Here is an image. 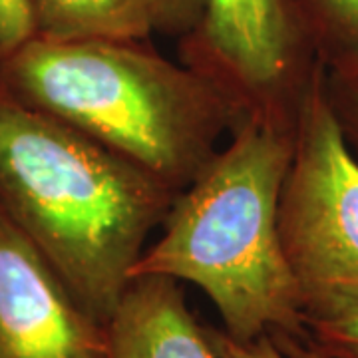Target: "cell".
Instances as JSON below:
<instances>
[{"instance_id":"cell-3","label":"cell","mask_w":358,"mask_h":358,"mask_svg":"<svg viewBox=\"0 0 358 358\" xmlns=\"http://www.w3.org/2000/svg\"><path fill=\"white\" fill-rule=\"evenodd\" d=\"M0 92L183 192L247 112L213 78L150 40L34 36L0 62Z\"/></svg>"},{"instance_id":"cell-13","label":"cell","mask_w":358,"mask_h":358,"mask_svg":"<svg viewBox=\"0 0 358 358\" xmlns=\"http://www.w3.org/2000/svg\"><path fill=\"white\" fill-rule=\"evenodd\" d=\"M34 36L32 0H0V62Z\"/></svg>"},{"instance_id":"cell-8","label":"cell","mask_w":358,"mask_h":358,"mask_svg":"<svg viewBox=\"0 0 358 358\" xmlns=\"http://www.w3.org/2000/svg\"><path fill=\"white\" fill-rule=\"evenodd\" d=\"M36 36L52 40L185 38L205 0H32Z\"/></svg>"},{"instance_id":"cell-5","label":"cell","mask_w":358,"mask_h":358,"mask_svg":"<svg viewBox=\"0 0 358 358\" xmlns=\"http://www.w3.org/2000/svg\"><path fill=\"white\" fill-rule=\"evenodd\" d=\"M179 60L213 78L247 114L294 122L319 62L285 0H205L201 22L178 40Z\"/></svg>"},{"instance_id":"cell-6","label":"cell","mask_w":358,"mask_h":358,"mask_svg":"<svg viewBox=\"0 0 358 358\" xmlns=\"http://www.w3.org/2000/svg\"><path fill=\"white\" fill-rule=\"evenodd\" d=\"M0 358H110L108 327L78 305L2 211Z\"/></svg>"},{"instance_id":"cell-9","label":"cell","mask_w":358,"mask_h":358,"mask_svg":"<svg viewBox=\"0 0 358 358\" xmlns=\"http://www.w3.org/2000/svg\"><path fill=\"white\" fill-rule=\"evenodd\" d=\"M310 54L324 68L358 66V0H285Z\"/></svg>"},{"instance_id":"cell-11","label":"cell","mask_w":358,"mask_h":358,"mask_svg":"<svg viewBox=\"0 0 358 358\" xmlns=\"http://www.w3.org/2000/svg\"><path fill=\"white\" fill-rule=\"evenodd\" d=\"M203 333L217 358H327L308 338L299 341L291 336L263 334L251 343H237L221 329L203 327Z\"/></svg>"},{"instance_id":"cell-4","label":"cell","mask_w":358,"mask_h":358,"mask_svg":"<svg viewBox=\"0 0 358 358\" xmlns=\"http://www.w3.org/2000/svg\"><path fill=\"white\" fill-rule=\"evenodd\" d=\"M279 233L303 293L358 285V157L348 148L317 62L296 108Z\"/></svg>"},{"instance_id":"cell-1","label":"cell","mask_w":358,"mask_h":358,"mask_svg":"<svg viewBox=\"0 0 358 358\" xmlns=\"http://www.w3.org/2000/svg\"><path fill=\"white\" fill-rule=\"evenodd\" d=\"M178 192L0 92V211L92 319L108 324Z\"/></svg>"},{"instance_id":"cell-2","label":"cell","mask_w":358,"mask_h":358,"mask_svg":"<svg viewBox=\"0 0 358 358\" xmlns=\"http://www.w3.org/2000/svg\"><path fill=\"white\" fill-rule=\"evenodd\" d=\"M294 122L245 114L231 141L176 195L131 268L199 287L223 333L237 343L263 334L305 341L303 289L279 233V199L293 155Z\"/></svg>"},{"instance_id":"cell-10","label":"cell","mask_w":358,"mask_h":358,"mask_svg":"<svg viewBox=\"0 0 358 358\" xmlns=\"http://www.w3.org/2000/svg\"><path fill=\"white\" fill-rule=\"evenodd\" d=\"M308 341L327 358H358V285H331L303 293Z\"/></svg>"},{"instance_id":"cell-12","label":"cell","mask_w":358,"mask_h":358,"mask_svg":"<svg viewBox=\"0 0 358 358\" xmlns=\"http://www.w3.org/2000/svg\"><path fill=\"white\" fill-rule=\"evenodd\" d=\"M327 94L348 148L358 157V66L324 68Z\"/></svg>"},{"instance_id":"cell-7","label":"cell","mask_w":358,"mask_h":358,"mask_svg":"<svg viewBox=\"0 0 358 358\" xmlns=\"http://www.w3.org/2000/svg\"><path fill=\"white\" fill-rule=\"evenodd\" d=\"M106 327L110 358H217L169 277L131 279Z\"/></svg>"}]
</instances>
